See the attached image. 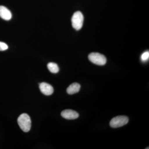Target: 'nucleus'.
<instances>
[{"label":"nucleus","instance_id":"obj_5","mask_svg":"<svg viewBox=\"0 0 149 149\" xmlns=\"http://www.w3.org/2000/svg\"><path fill=\"white\" fill-rule=\"evenodd\" d=\"M61 116L66 119L73 120L79 117V114L77 112L70 109L65 110L62 111Z\"/></svg>","mask_w":149,"mask_h":149},{"label":"nucleus","instance_id":"obj_10","mask_svg":"<svg viewBox=\"0 0 149 149\" xmlns=\"http://www.w3.org/2000/svg\"><path fill=\"white\" fill-rule=\"evenodd\" d=\"M149 58V51H146L141 56V61L143 62H146L148 60Z\"/></svg>","mask_w":149,"mask_h":149},{"label":"nucleus","instance_id":"obj_4","mask_svg":"<svg viewBox=\"0 0 149 149\" xmlns=\"http://www.w3.org/2000/svg\"><path fill=\"white\" fill-rule=\"evenodd\" d=\"M128 117L124 116H120L113 118L110 122V125L112 128H117L126 125L128 122Z\"/></svg>","mask_w":149,"mask_h":149},{"label":"nucleus","instance_id":"obj_2","mask_svg":"<svg viewBox=\"0 0 149 149\" xmlns=\"http://www.w3.org/2000/svg\"><path fill=\"white\" fill-rule=\"evenodd\" d=\"M72 27L76 30H79L83 27L84 22V16L81 12L74 13L71 19Z\"/></svg>","mask_w":149,"mask_h":149},{"label":"nucleus","instance_id":"obj_9","mask_svg":"<svg viewBox=\"0 0 149 149\" xmlns=\"http://www.w3.org/2000/svg\"><path fill=\"white\" fill-rule=\"evenodd\" d=\"M47 68L52 73H57L59 70L58 65L54 63H49L47 65Z\"/></svg>","mask_w":149,"mask_h":149},{"label":"nucleus","instance_id":"obj_3","mask_svg":"<svg viewBox=\"0 0 149 149\" xmlns=\"http://www.w3.org/2000/svg\"><path fill=\"white\" fill-rule=\"evenodd\" d=\"M90 61L94 64L103 65L107 62V58L104 56L98 53H92L88 56Z\"/></svg>","mask_w":149,"mask_h":149},{"label":"nucleus","instance_id":"obj_8","mask_svg":"<svg viewBox=\"0 0 149 149\" xmlns=\"http://www.w3.org/2000/svg\"><path fill=\"white\" fill-rule=\"evenodd\" d=\"M80 85L77 83H73L70 85L67 89V92L69 95H72L78 93L80 91Z\"/></svg>","mask_w":149,"mask_h":149},{"label":"nucleus","instance_id":"obj_7","mask_svg":"<svg viewBox=\"0 0 149 149\" xmlns=\"http://www.w3.org/2000/svg\"><path fill=\"white\" fill-rule=\"evenodd\" d=\"M0 17L4 20H10L12 18L11 13L6 7L0 6Z\"/></svg>","mask_w":149,"mask_h":149},{"label":"nucleus","instance_id":"obj_6","mask_svg":"<svg viewBox=\"0 0 149 149\" xmlns=\"http://www.w3.org/2000/svg\"><path fill=\"white\" fill-rule=\"evenodd\" d=\"M40 89L41 92L46 95H50L54 93V88L52 86L47 83H40Z\"/></svg>","mask_w":149,"mask_h":149},{"label":"nucleus","instance_id":"obj_1","mask_svg":"<svg viewBox=\"0 0 149 149\" xmlns=\"http://www.w3.org/2000/svg\"><path fill=\"white\" fill-rule=\"evenodd\" d=\"M17 123L19 127L24 132H29L31 127V120L27 113H22L19 116Z\"/></svg>","mask_w":149,"mask_h":149},{"label":"nucleus","instance_id":"obj_11","mask_svg":"<svg viewBox=\"0 0 149 149\" xmlns=\"http://www.w3.org/2000/svg\"><path fill=\"white\" fill-rule=\"evenodd\" d=\"M8 46L6 43L0 42V51H5L8 49Z\"/></svg>","mask_w":149,"mask_h":149}]
</instances>
